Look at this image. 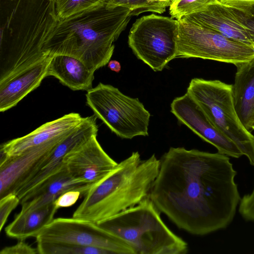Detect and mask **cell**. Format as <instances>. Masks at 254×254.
<instances>
[{"mask_svg": "<svg viewBox=\"0 0 254 254\" xmlns=\"http://www.w3.org/2000/svg\"><path fill=\"white\" fill-rule=\"evenodd\" d=\"M208 27L230 39L254 47L244 12L216 2L183 17Z\"/></svg>", "mask_w": 254, "mask_h": 254, "instance_id": "obj_15", "label": "cell"}, {"mask_svg": "<svg viewBox=\"0 0 254 254\" xmlns=\"http://www.w3.org/2000/svg\"><path fill=\"white\" fill-rule=\"evenodd\" d=\"M94 72L74 57L57 55L52 57L47 77L54 76L70 89L88 91L92 88Z\"/></svg>", "mask_w": 254, "mask_h": 254, "instance_id": "obj_20", "label": "cell"}, {"mask_svg": "<svg viewBox=\"0 0 254 254\" xmlns=\"http://www.w3.org/2000/svg\"><path fill=\"white\" fill-rule=\"evenodd\" d=\"M40 254H113L111 252L94 247L71 244L36 241Z\"/></svg>", "mask_w": 254, "mask_h": 254, "instance_id": "obj_22", "label": "cell"}, {"mask_svg": "<svg viewBox=\"0 0 254 254\" xmlns=\"http://www.w3.org/2000/svg\"><path fill=\"white\" fill-rule=\"evenodd\" d=\"M84 117L78 113H70L47 122L27 135L1 144L0 154L14 157L55 140L63 139L73 131Z\"/></svg>", "mask_w": 254, "mask_h": 254, "instance_id": "obj_14", "label": "cell"}, {"mask_svg": "<svg viewBox=\"0 0 254 254\" xmlns=\"http://www.w3.org/2000/svg\"><path fill=\"white\" fill-rule=\"evenodd\" d=\"M64 138L33 148L16 156L0 155V199L9 193L15 194L32 179L41 170L44 161Z\"/></svg>", "mask_w": 254, "mask_h": 254, "instance_id": "obj_13", "label": "cell"}, {"mask_svg": "<svg viewBox=\"0 0 254 254\" xmlns=\"http://www.w3.org/2000/svg\"><path fill=\"white\" fill-rule=\"evenodd\" d=\"M11 0V1H17L18 0Z\"/></svg>", "mask_w": 254, "mask_h": 254, "instance_id": "obj_35", "label": "cell"}, {"mask_svg": "<svg viewBox=\"0 0 254 254\" xmlns=\"http://www.w3.org/2000/svg\"><path fill=\"white\" fill-rule=\"evenodd\" d=\"M58 21L54 0H18L1 28L0 83L52 58L43 49Z\"/></svg>", "mask_w": 254, "mask_h": 254, "instance_id": "obj_3", "label": "cell"}, {"mask_svg": "<svg viewBox=\"0 0 254 254\" xmlns=\"http://www.w3.org/2000/svg\"><path fill=\"white\" fill-rule=\"evenodd\" d=\"M171 112L179 122L202 139L213 145L218 152L235 158L243 155L236 144L214 126L187 92L173 100Z\"/></svg>", "mask_w": 254, "mask_h": 254, "instance_id": "obj_12", "label": "cell"}, {"mask_svg": "<svg viewBox=\"0 0 254 254\" xmlns=\"http://www.w3.org/2000/svg\"><path fill=\"white\" fill-rule=\"evenodd\" d=\"M58 19L67 18L83 10L94 7L104 0H54Z\"/></svg>", "mask_w": 254, "mask_h": 254, "instance_id": "obj_24", "label": "cell"}, {"mask_svg": "<svg viewBox=\"0 0 254 254\" xmlns=\"http://www.w3.org/2000/svg\"><path fill=\"white\" fill-rule=\"evenodd\" d=\"M51 59L29 67L0 83L1 112L16 106L26 95L40 86L42 80L47 77Z\"/></svg>", "mask_w": 254, "mask_h": 254, "instance_id": "obj_18", "label": "cell"}, {"mask_svg": "<svg viewBox=\"0 0 254 254\" xmlns=\"http://www.w3.org/2000/svg\"><path fill=\"white\" fill-rule=\"evenodd\" d=\"M36 239V241L97 247L113 254H135L132 248L124 241L97 224L73 217L54 219Z\"/></svg>", "mask_w": 254, "mask_h": 254, "instance_id": "obj_10", "label": "cell"}, {"mask_svg": "<svg viewBox=\"0 0 254 254\" xmlns=\"http://www.w3.org/2000/svg\"><path fill=\"white\" fill-rule=\"evenodd\" d=\"M232 85L219 80L194 78L187 92L210 122L233 141L254 166V135L241 123L236 111Z\"/></svg>", "mask_w": 254, "mask_h": 254, "instance_id": "obj_6", "label": "cell"}, {"mask_svg": "<svg viewBox=\"0 0 254 254\" xmlns=\"http://www.w3.org/2000/svg\"><path fill=\"white\" fill-rule=\"evenodd\" d=\"M160 162L150 198L179 229L203 236L232 222L241 198L229 156L170 147Z\"/></svg>", "mask_w": 254, "mask_h": 254, "instance_id": "obj_1", "label": "cell"}, {"mask_svg": "<svg viewBox=\"0 0 254 254\" xmlns=\"http://www.w3.org/2000/svg\"><path fill=\"white\" fill-rule=\"evenodd\" d=\"M239 211L246 221H254V187L251 193L241 198Z\"/></svg>", "mask_w": 254, "mask_h": 254, "instance_id": "obj_27", "label": "cell"}, {"mask_svg": "<svg viewBox=\"0 0 254 254\" xmlns=\"http://www.w3.org/2000/svg\"><path fill=\"white\" fill-rule=\"evenodd\" d=\"M252 130H254V122L252 127Z\"/></svg>", "mask_w": 254, "mask_h": 254, "instance_id": "obj_34", "label": "cell"}, {"mask_svg": "<svg viewBox=\"0 0 254 254\" xmlns=\"http://www.w3.org/2000/svg\"><path fill=\"white\" fill-rule=\"evenodd\" d=\"M104 3L110 6L127 7L132 11L133 16L147 11L162 13L170 6L167 3L152 2L150 0H104Z\"/></svg>", "mask_w": 254, "mask_h": 254, "instance_id": "obj_23", "label": "cell"}, {"mask_svg": "<svg viewBox=\"0 0 254 254\" xmlns=\"http://www.w3.org/2000/svg\"><path fill=\"white\" fill-rule=\"evenodd\" d=\"M93 187L74 178L65 165L51 174L21 199V212L32 210L54 202L61 194L77 190L85 195Z\"/></svg>", "mask_w": 254, "mask_h": 254, "instance_id": "obj_16", "label": "cell"}, {"mask_svg": "<svg viewBox=\"0 0 254 254\" xmlns=\"http://www.w3.org/2000/svg\"><path fill=\"white\" fill-rule=\"evenodd\" d=\"M122 239L135 254H185L187 243L164 223L150 197L98 224Z\"/></svg>", "mask_w": 254, "mask_h": 254, "instance_id": "obj_5", "label": "cell"}, {"mask_svg": "<svg viewBox=\"0 0 254 254\" xmlns=\"http://www.w3.org/2000/svg\"><path fill=\"white\" fill-rule=\"evenodd\" d=\"M132 16L127 7L103 2L58 19L43 49L51 57L63 55L77 59L95 72L110 61L114 42Z\"/></svg>", "mask_w": 254, "mask_h": 254, "instance_id": "obj_2", "label": "cell"}, {"mask_svg": "<svg viewBox=\"0 0 254 254\" xmlns=\"http://www.w3.org/2000/svg\"><path fill=\"white\" fill-rule=\"evenodd\" d=\"M81 196H83L81 191L69 190L61 194L54 201V204L58 209L70 207L75 204Z\"/></svg>", "mask_w": 254, "mask_h": 254, "instance_id": "obj_28", "label": "cell"}, {"mask_svg": "<svg viewBox=\"0 0 254 254\" xmlns=\"http://www.w3.org/2000/svg\"><path fill=\"white\" fill-rule=\"evenodd\" d=\"M0 254H39L37 248H33L24 241L19 240L14 245L6 247L1 250Z\"/></svg>", "mask_w": 254, "mask_h": 254, "instance_id": "obj_29", "label": "cell"}, {"mask_svg": "<svg viewBox=\"0 0 254 254\" xmlns=\"http://www.w3.org/2000/svg\"><path fill=\"white\" fill-rule=\"evenodd\" d=\"M223 5L244 12L254 5V0H216Z\"/></svg>", "mask_w": 254, "mask_h": 254, "instance_id": "obj_30", "label": "cell"}, {"mask_svg": "<svg viewBox=\"0 0 254 254\" xmlns=\"http://www.w3.org/2000/svg\"><path fill=\"white\" fill-rule=\"evenodd\" d=\"M236 66L232 85L234 105L241 123L251 132L254 122V58Z\"/></svg>", "mask_w": 254, "mask_h": 254, "instance_id": "obj_19", "label": "cell"}, {"mask_svg": "<svg viewBox=\"0 0 254 254\" xmlns=\"http://www.w3.org/2000/svg\"><path fill=\"white\" fill-rule=\"evenodd\" d=\"M178 34V20L151 14L133 23L128 43L138 59L159 71L176 58Z\"/></svg>", "mask_w": 254, "mask_h": 254, "instance_id": "obj_9", "label": "cell"}, {"mask_svg": "<svg viewBox=\"0 0 254 254\" xmlns=\"http://www.w3.org/2000/svg\"><path fill=\"white\" fill-rule=\"evenodd\" d=\"M176 58H200L236 65L254 58V47L227 38L184 17L179 20Z\"/></svg>", "mask_w": 254, "mask_h": 254, "instance_id": "obj_8", "label": "cell"}, {"mask_svg": "<svg viewBox=\"0 0 254 254\" xmlns=\"http://www.w3.org/2000/svg\"><path fill=\"white\" fill-rule=\"evenodd\" d=\"M244 12L246 25L251 40L254 46V5L248 8Z\"/></svg>", "mask_w": 254, "mask_h": 254, "instance_id": "obj_31", "label": "cell"}, {"mask_svg": "<svg viewBox=\"0 0 254 254\" xmlns=\"http://www.w3.org/2000/svg\"><path fill=\"white\" fill-rule=\"evenodd\" d=\"M20 200L15 193H9L0 199V231H1L12 211L20 204Z\"/></svg>", "mask_w": 254, "mask_h": 254, "instance_id": "obj_26", "label": "cell"}, {"mask_svg": "<svg viewBox=\"0 0 254 254\" xmlns=\"http://www.w3.org/2000/svg\"><path fill=\"white\" fill-rule=\"evenodd\" d=\"M160 164L155 154L141 160L133 152L88 191L72 217L98 224L138 204L150 197Z\"/></svg>", "mask_w": 254, "mask_h": 254, "instance_id": "obj_4", "label": "cell"}, {"mask_svg": "<svg viewBox=\"0 0 254 254\" xmlns=\"http://www.w3.org/2000/svg\"><path fill=\"white\" fill-rule=\"evenodd\" d=\"M58 210L54 202L32 210L20 211L5 228V233L19 240L36 238L54 219Z\"/></svg>", "mask_w": 254, "mask_h": 254, "instance_id": "obj_21", "label": "cell"}, {"mask_svg": "<svg viewBox=\"0 0 254 254\" xmlns=\"http://www.w3.org/2000/svg\"><path fill=\"white\" fill-rule=\"evenodd\" d=\"M216 2V0H176L170 6V14L172 18L179 20Z\"/></svg>", "mask_w": 254, "mask_h": 254, "instance_id": "obj_25", "label": "cell"}, {"mask_svg": "<svg viewBox=\"0 0 254 254\" xmlns=\"http://www.w3.org/2000/svg\"><path fill=\"white\" fill-rule=\"evenodd\" d=\"M152 2H161V3H167L171 5V4L175 1L176 0H150Z\"/></svg>", "mask_w": 254, "mask_h": 254, "instance_id": "obj_33", "label": "cell"}, {"mask_svg": "<svg viewBox=\"0 0 254 254\" xmlns=\"http://www.w3.org/2000/svg\"><path fill=\"white\" fill-rule=\"evenodd\" d=\"M97 135L73 148L63 159V162L74 178L93 187L107 177L119 164L104 150Z\"/></svg>", "mask_w": 254, "mask_h": 254, "instance_id": "obj_11", "label": "cell"}, {"mask_svg": "<svg viewBox=\"0 0 254 254\" xmlns=\"http://www.w3.org/2000/svg\"><path fill=\"white\" fill-rule=\"evenodd\" d=\"M108 67L112 71L119 72L121 69L120 63L116 60H111L108 63Z\"/></svg>", "mask_w": 254, "mask_h": 254, "instance_id": "obj_32", "label": "cell"}, {"mask_svg": "<svg viewBox=\"0 0 254 254\" xmlns=\"http://www.w3.org/2000/svg\"><path fill=\"white\" fill-rule=\"evenodd\" d=\"M85 96L94 115L119 137L131 139L148 135L150 114L138 98L101 82L87 91Z\"/></svg>", "mask_w": 254, "mask_h": 254, "instance_id": "obj_7", "label": "cell"}, {"mask_svg": "<svg viewBox=\"0 0 254 254\" xmlns=\"http://www.w3.org/2000/svg\"><path fill=\"white\" fill-rule=\"evenodd\" d=\"M97 117L92 116L84 117L82 122L70 134L64 138L55 148L42 165L41 170L21 188L27 193L37 186L49 176L59 170L64 164V157L73 148L97 135L98 127Z\"/></svg>", "mask_w": 254, "mask_h": 254, "instance_id": "obj_17", "label": "cell"}]
</instances>
